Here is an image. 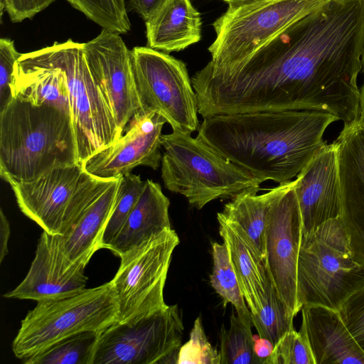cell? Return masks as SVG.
Instances as JSON below:
<instances>
[{"mask_svg": "<svg viewBox=\"0 0 364 364\" xmlns=\"http://www.w3.org/2000/svg\"><path fill=\"white\" fill-rule=\"evenodd\" d=\"M317 110H284L203 117L197 136L262 182L292 181L327 143L328 127L338 121Z\"/></svg>", "mask_w": 364, "mask_h": 364, "instance_id": "obj_1", "label": "cell"}, {"mask_svg": "<svg viewBox=\"0 0 364 364\" xmlns=\"http://www.w3.org/2000/svg\"><path fill=\"white\" fill-rule=\"evenodd\" d=\"M76 164L70 115L15 97L0 112V174L5 181H28Z\"/></svg>", "mask_w": 364, "mask_h": 364, "instance_id": "obj_2", "label": "cell"}, {"mask_svg": "<svg viewBox=\"0 0 364 364\" xmlns=\"http://www.w3.org/2000/svg\"><path fill=\"white\" fill-rule=\"evenodd\" d=\"M161 178L166 188L202 209L216 199L257 193L263 183L199 137L173 131L161 136Z\"/></svg>", "mask_w": 364, "mask_h": 364, "instance_id": "obj_3", "label": "cell"}, {"mask_svg": "<svg viewBox=\"0 0 364 364\" xmlns=\"http://www.w3.org/2000/svg\"><path fill=\"white\" fill-rule=\"evenodd\" d=\"M20 59L60 69L68 88L78 164L114 143L121 136L114 118L95 83L83 43L69 39L30 53Z\"/></svg>", "mask_w": 364, "mask_h": 364, "instance_id": "obj_4", "label": "cell"}, {"mask_svg": "<svg viewBox=\"0 0 364 364\" xmlns=\"http://www.w3.org/2000/svg\"><path fill=\"white\" fill-rule=\"evenodd\" d=\"M364 282V267L354 259L339 218L329 220L302 236L296 274L298 304L338 311Z\"/></svg>", "mask_w": 364, "mask_h": 364, "instance_id": "obj_5", "label": "cell"}, {"mask_svg": "<svg viewBox=\"0 0 364 364\" xmlns=\"http://www.w3.org/2000/svg\"><path fill=\"white\" fill-rule=\"evenodd\" d=\"M118 317L111 281L65 297L38 301L21 321L12 350L24 360L71 336L103 331L117 322Z\"/></svg>", "mask_w": 364, "mask_h": 364, "instance_id": "obj_6", "label": "cell"}, {"mask_svg": "<svg viewBox=\"0 0 364 364\" xmlns=\"http://www.w3.org/2000/svg\"><path fill=\"white\" fill-rule=\"evenodd\" d=\"M326 1L257 0L229 4L213 24L216 38L208 48L212 58L205 68L224 70L235 67Z\"/></svg>", "mask_w": 364, "mask_h": 364, "instance_id": "obj_7", "label": "cell"}, {"mask_svg": "<svg viewBox=\"0 0 364 364\" xmlns=\"http://www.w3.org/2000/svg\"><path fill=\"white\" fill-rule=\"evenodd\" d=\"M21 211L43 230L65 235L99 194L102 183L82 164L50 170L28 181H11Z\"/></svg>", "mask_w": 364, "mask_h": 364, "instance_id": "obj_8", "label": "cell"}, {"mask_svg": "<svg viewBox=\"0 0 364 364\" xmlns=\"http://www.w3.org/2000/svg\"><path fill=\"white\" fill-rule=\"evenodd\" d=\"M131 58L141 110L159 113L174 132L198 130V101L186 64L149 47H134Z\"/></svg>", "mask_w": 364, "mask_h": 364, "instance_id": "obj_9", "label": "cell"}, {"mask_svg": "<svg viewBox=\"0 0 364 364\" xmlns=\"http://www.w3.org/2000/svg\"><path fill=\"white\" fill-rule=\"evenodd\" d=\"M183 324L177 304L101 331L93 364L176 363Z\"/></svg>", "mask_w": 364, "mask_h": 364, "instance_id": "obj_10", "label": "cell"}, {"mask_svg": "<svg viewBox=\"0 0 364 364\" xmlns=\"http://www.w3.org/2000/svg\"><path fill=\"white\" fill-rule=\"evenodd\" d=\"M179 237L172 228L152 237L121 257L111 280L119 306V323L131 322L168 305L164 289Z\"/></svg>", "mask_w": 364, "mask_h": 364, "instance_id": "obj_11", "label": "cell"}, {"mask_svg": "<svg viewBox=\"0 0 364 364\" xmlns=\"http://www.w3.org/2000/svg\"><path fill=\"white\" fill-rule=\"evenodd\" d=\"M294 186L295 180L285 183L272 204L266 232L264 263L279 297L295 316L301 311L297 300L296 274L303 235Z\"/></svg>", "mask_w": 364, "mask_h": 364, "instance_id": "obj_12", "label": "cell"}, {"mask_svg": "<svg viewBox=\"0 0 364 364\" xmlns=\"http://www.w3.org/2000/svg\"><path fill=\"white\" fill-rule=\"evenodd\" d=\"M91 75L122 134L141 105L136 90L129 50L119 33L105 29L83 43Z\"/></svg>", "mask_w": 364, "mask_h": 364, "instance_id": "obj_13", "label": "cell"}, {"mask_svg": "<svg viewBox=\"0 0 364 364\" xmlns=\"http://www.w3.org/2000/svg\"><path fill=\"white\" fill-rule=\"evenodd\" d=\"M165 123L159 113L140 110L114 143L82 163L84 171L96 178L112 179L132 173L139 166L157 169L161 161V132Z\"/></svg>", "mask_w": 364, "mask_h": 364, "instance_id": "obj_14", "label": "cell"}, {"mask_svg": "<svg viewBox=\"0 0 364 364\" xmlns=\"http://www.w3.org/2000/svg\"><path fill=\"white\" fill-rule=\"evenodd\" d=\"M85 267L70 263L62 252L58 235L43 230L26 276L4 296L38 302L77 294L86 289Z\"/></svg>", "mask_w": 364, "mask_h": 364, "instance_id": "obj_15", "label": "cell"}, {"mask_svg": "<svg viewBox=\"0 0 364 364\" xmlns=\"http://www.w3.org/2000/svg\"><path fill=\"white\" fill-rule=\"evenodd\" d=\"M338 151L336 141L326 144L295 179L294 190L300 210L303 236L340 215Z\"/></svg>", "mask_w": 364, "mask_h": 364, "instance_id": "obj_16", "label": "cell"}, {"mask_svg": "<svg viewBox=\"0 0 364 364\" xmlns=\"http://www.w3.org/2000/svg\"><path fill=\"white\" fill-rule=\"evenodd\" d=\"M301 311L299 332L309 343L315 364H364V352L338 311L315 305H304Z\"/></svg>", "mask_w": 364, "mask_h": 364, "instance_id": "obj_17", "label": "cell"}, {"mask_svg": "<svg viewBox=\"0 0 364 364\" xmlns=\"http://www.w3.org/2000/svg\"><path fill=\"white\" fill-rule=\"evenodd\" d=\"M120 178L107 179L96 198L85 209L65 235H58L65 259L73 264L86 267L95 252L101 249L102 235L112 214Z\"/></svg>", "mask_w": 364, "mask_h": 364, "instance_id": "obj_18", "label": "cell"}, {"mask_svg": "<svg viewBox=\"0 0 364 364\" xmlns=\"http://www.w3.org/2000/svg\"><path fill=\"white\" fill-rule=\"evenodd\" d=\"M170 201L161 186L150 179L109 249L120 258L152 237L171 229Z\"/></svg>", "mask_w": 364, "mask_h": 364, "instance_id": "obj_19", "label": "cell"}, {"mask_svg": "<svg viewBox=\"0 0 364 364\" xmlns=\"http://www.w3.org/2000/svg\"><path fill=\"white\" fill-rule=\"evenodd\" d=\"M145 23L148 47L157 50H182L201 38L200 14L191 0H166Z\"/></svg>", "mask_w": 364, "mask_h": 364, "instance_id": "obj_20", "label": "cell"}, {"mask_svg": "<svg viewBox=\"0 0 364 364\" xmlns=\"http://www.w3.org/2000/svg\"><path fill=\"white\" fill-rule=\"evenodd\" d=\"M341 212L339 218L357 262L364 267V174L355 155L341 147L338 153Z\"/></svg>", "mask_w": 364, "mask_h": 364, "instance_id": "obj_21", "label": "cell"}, {"mask_svg": "<svg viewBox=\"0 0 364 364\" xmlns=\"http://www.w3.org/2000/svg\"><path fill=\"white\" fill-rule=\"evenodd\" d=\"M219 232L227 245L231 262L251 314L256 312L266 295L269 274L264 260L259 258L244 235L220 213Z\"/></svg>", "mask_w": 364, "mask_h": 364, "instance_id": "obj_22", "label": "cell"}, {"mask_svg": "<svg viewBox=\"0 0 364 364\" xmlns=\"http://www.w3.org/2000/svg\"><path fill=\"white\" fill-rule=\"evenodd\" d=\"M12 97L34 105L54 107L71 117L70 95L61 70L20 58L14 65L11 84Z\"/></svg>", "mask_w": 364, "mask_h": 364, "instance_id": "obj_23", "label": "cell"}, {"mask_svg": "<svg viewBox=\"0 0 364 364\" xmlns=\"http://www.w3.org/2000/svg\"><path fill=\"white\" fill-rule=\"evenodd\" d=\"M284 183L257 195L254 192L241 193L226 203L220 213L244 235L256 255L264 260L266 232L272 203Z\"/></svg>", "mask_w": 364, "mask_h": 364, "instance_id": "obj_24", "label": "cell"}, {"mask_svg": "<svg viewBox=\"0 0 364 364\" xmlns=\"http://www.w3.org/2000/svg\"><path fill=\"white\" fill-rule=\"evenodd\" d=\"M213 250V271L210 282L215 292L222 298L225 308L231 304L236 309L237 316L247 326L252 327V314L245 299L232 267L227 245L214 242Z\"/></svg>", "mask_w": 364, "mask_h": 364, "instance_id": "obj_25", "label": "cell"}, {"mask_svg": "<svg viewBox=\"0 0 364 364\" xmlns=\"http://www.w3.org/2000/svg\"><path fill=\"white\" fill-rule=\"evenodd\" d=\"M101 331H85L71 336L22 362L24 364H93Z\"/></svg>", "mask_w": 364, "mask_h": 364, "instance_id": "obj_26", "label": "cell"}, {"mask_svg": "<svg viewBox=\"0 0 364 364\" xmlns=\"http://www.w3.org/2000/svg\"><path fill=\"white\" fill-rule=\"evenodd\" d=\"M266 295L257 310L252 314L253 326L259 337L269 340L274 346L290 329L294 316L279 297L269 275Z\"/></svg>", "mask_w": 364, "mask_h": 364, "instance_id": "obj_27", "label": "cell"}, {"mask_svg": "<svg viewBox=\"0 0 364 364\" xmlns=\"http://www.w3.org/2000/svg\"><path fill=\"white\" fill-rule=\"evenodd\" d=\"M230 327L223 325L220 331V364H262L255 352V339L250 326L234 313Z\"/></svg>", "mask_w": 364, "mask_h": 364, "instance_id": "obj_28", "label": "cell"}, {"mask_svg": "<svg viewBox=\"0 0 364 364\" xmlns=\"http://www.w3.org/2000/svg\"><path fill=\"white\" fill-rule=\"evenodd\" d=\"M146 186L140 176L132 173L121 177L114 208L105 229L101 249H109L136 205Z\"/></svg>", "mask_w": 364, "mask_h": 364, "instance_id": "obj_29", "label": "cell"}, {"mask_svg": "<svg viewBox=\"0 0 364 364\" xmlns=\"http://www.w3.org/2000/svg\"><path fill=\"white\" fill-rule=\"evenodd\" d=\"M103 29L126 33L131 29L124 0H66Z\"/></svg>", "mask_w": 364, "mask_h": 364, "instance_id": "obj_30", "label": "cell"}, {"mask_svg": "<svg viewBox=\"0 0 364 364\" xmlns=\"http://www.w3.org/2000/svg\"><path fill=\"white\" fill-rule=\"evenodd\" d=\"M220 353L206 336L202 321L198 317L190 333L189 340L181 346L176 364H220Z\"/></svg>", "mask_w": 364, "mask_h": 364, "instance_id": "obj_31", "label": "cell"}, {"mask_svg": "<svg viewBox=\"0 0 364 364\" xmlns=\"http://www.w3.org/2000/svg\"><path fill=\"white\" fill-rule=\"evenodd\" d=\"M268 364H315V360L306 338L291 328L274 345Z\"/></svg>", "mask_w": 364, "mask_h": 364, "instance_id": "obj_32", "label": "cell"}, {"mask_svg": "<svg viewBox=\"0 0 364 364\" xmlns=\"http://www.w3.org/2000/svg\"><path fill=\"white\" fill-rule=\"evenodd\" d=\"M338 311L354 339L364 352V282L346 299Z\"/></svg>", "mask_w": 364, "mask_h": 364, "instance_id": "obj_33", "label": "cell"}, {"mask_svg": "<svg viewBox=\"0 0 364 364\" xmlns=\"http://www.w3.org/2000/svg\"><path fill=\"white\" fill-rule=\"evenodd\" d=\"M21 55L15 48L13 41L0 39V112L12 98L11 84L14 65Z\"/></svg>", "mask_w": 364, "mask_h": 364, "instance_id": "obj_34", "label": "cell"}, {"mask_svg": "<svg viewBox=\"0 0 364 364\" xmlns=\"http://www.w3.org/2000/svg\"><path fill=\"white\" fill-rule=\"evenodd\" d=\"M55 0H1L3 8L9 14L12 22H21L31 18L36 14L47 8Z\"/></svg>", "mask_w": 364, "mask_h": 364, "instance_id": "obj_35", "label": "cell"}, {"mask_svg": "<svg viewBox=\"0 0 364 364\" xmlns=\"http://www.w3.org/2000/svg\"><path fill=\"white\" fill-rule=\"evenodd\" d=\"M166 0H129V7L146 21L152 17Z\"/></svg>", "mask_w": 364, "mask_h": 364, "instance_id": "obj_36", "label": "cell"}, {"mask_svg": "<svg viewBox=\"0 0 364 364\" xmlns=\"http://www.w3.org/2000/svg\"><path fill=\"white\" fill-rule=\"evenodd\" d=\"M11 235L9 222L2 209L0 210V263L8 255V242Z\"/></svg>", "mask_w": 364, "mask_h": 364, "instance_id": "obj_37", "label": "cell"}, {"mask_svg": "<svg viewBox=\"0 0 364 364\" xmlns=\"http://www.w3.org/2000/svg\"><path fill=\"white\" fill-rule=\"evenodd\" d=\"M254 348L255 354L262 364H268L269 358L273 352L274 345L269 340L259 337L255 341Z\"/></svg>", "mask_w": 364, "mask_h": 364, "instance_id": "obj_38", "label": "cell"}, {"mask_svg": "<svg viewBox=\"0 0 364 364\" xmlns=\"http://www.w3.org/2000/svg\"><path fill=\"white\" fill-rule=\"evenodd\" d=\"M363 75V80L362 85L360 88V117L359 118L364 121V50L362 56V70Z\"/></svg>", "mask_w": 364, "mask_h": 364, "instance_id": "obj_39", "label": "cell"}, {"mask_svg": "<svg viewBox=\"0 0 364 364\" xmlns=\"http://www.w3.org/2000/svg\"><path fill=\"white\" fill-rule=\"evenodd\" d=\"M220 1H223L227 2L228 4H231L247 3V2H250V1H257V0H220Z\"/></svg>", "mask_w": 364, "mask_h": 364, "instance_id": "obj_40", "label": "cell"}]
</instances>
